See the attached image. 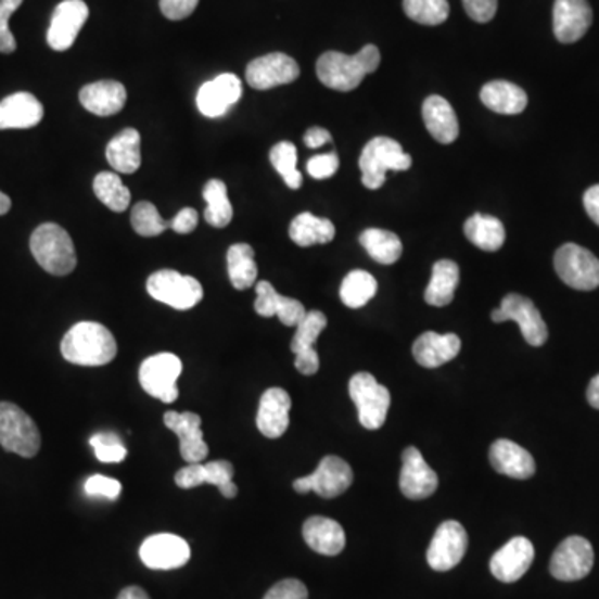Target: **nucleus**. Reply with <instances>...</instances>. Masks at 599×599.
I'll list each match as a JSON object with an SVG mask.
<instances>
[{
    "label": "nucleus",
    "mask_w": 599,
    "mask_h": 599,
    "mask_svg": "<svg viewBox=\"0 0 599 599\" xmlns=\"http://www.w3.org/2000/svg\"><path fill=\"white\" fill-rule=\"evenodd\" d=\"M204 199L207 202V211H205L207 224L217 229L227 227L233 218V207L230 204L227 186L218 179L208 180L204 187Z\"/></svg>",
    "instance_id": "nucleus-38"
},
{
    "label": "nucleus",
    "mask_w": 599,
    "mask_h": 599,
    "mask_svg": "<svg viewBox=\"0 0 599 599\" xmlns=\"http://www.w3.org/2000/svg\"><path fill=\"white\" fill-rule=\"evenodd\" d=\"M12 202L9 199V195H5L4 192H0V215L8 214L11 211Z\"/></svg>",
    "instance_id": "nucleus-58"
},
{
    "label": "nucleus",
    "mask_w": 599,
    "mask_h": 599,
    "mask_svg": "<svg viewBox=\"0 0 599 599\" xmlns=\"http://www.w3.org/2000/svg\"><path fill=\"white\" fill-rule=\"evenodd\" d=\"M586 396H588L589 405H591L592 408H596V410H599V373L596 374L591 382H589Z\"/></svg>",
    "instance_id": "nucleus-56"
},
{
    "label": "nucleus",
    "mask_w": 599,
    "mask_h": 599,
    "mask_svg": "<svg viewBox=\"0 0 599 599\" xmlns=\"http://www.w3.org/2000/svg\"><path fill=\"white\" fill-rule=\"evenodd\" d=\"M105 155L114 170L120 174H136L142 164L140 133L136 129L122 130L109 142Z\"/></svg>",
    "instance_id": "nucleus-32"
},
{
    "label": "nucleus",
    "mask_w": 599,
    "mask_h": 599,
    "mask_svg": "<svg viewBox=\"0 0 599 599\" xmlns=\"http://www.w3.org/2000/svg\"><path fill=\"white\" fill-rule=\"evenodd\" d=\"M379 283L373 275L365 270H354L346 275L340 289V298L348 308H361L377 295Z\"/></svg>",
    "instance_id": "nucleus-40"
},
{
    "label": "nucleus",
    "mask_w": 599,
    "mask_h": 599,
    "mask_svg": "<svg viewBox=\"0 0 599 599\" xmlns=\"http://www.w3.org/2000/svg\"><path fill=\"white\" fill-rule=\"evenodd\" d=\"M146 292L175 310H190L204 298V289L199 280L175 270H158L150 275Z\"/></svg>",
    "instance_id": "nucleus-7"
},
{
    "label": "nucleus",
    "mask_w": 599,
    "mask_h": 599,
    "mask_svg": "<svg viewBox=\"0 0 599 599\" xmlns=\"http://www.w3.org/2000/svg\"><path fill=\"white\" fill-rule=\"evenodd\" d=\"M42 117V104L33 93L17 92L0 100V130L33 129Z\"/></svg>",
    "instance_id": "nucleus-25"
},
{
    "label": "nucleus",
    "mask_w": 599,
    "mask_h": 599,
    "mask_svg": "<svg viewBox=\"0 0 599 599\" xmlns=\"http://www.w3.org/2000/svg\"><path fill=\"white\" fill-rule=\"evenodd\" d=\"M423 122L433 139L443 145L454 143L460 136L457 114L443 97L432 95L424 100Z\"/></svg>",
    "instance_id": "nucleus-30"
},
{
    "label": "nucleus",
    "mask_w": 599,
    "mask_h": 599,
    "mask_svg": "<svg viewBox=\"0 0 599 599\" xmlns=\"http://www.w3.org/2000/svg\"><path fill=\"white\" fill-rule=\"evenodd\" d=\"M0 445L24 458L36 457L40 449V432L36 421L9 402H0Z\"/></svg>",
    "instance_id": "nucleus-5"
},
{
    "label": "nucleus",
    "mask_w": 599,
    "mask_h": 599,
    "mask_svg": "<svg viewBox=\"0 0 599 599\" xmlns=\"http://www.w3.org/2000/svg\"><path fill=\"white\" fill-rule=\"evenodd\" d=\"M264 599H308V589L298 579H283L271 586Z\"/></svg>",
    "instance_id": "nucleus-49"
},
{
    "label": "nucleus",
    "mask_w": 599,
    "mask_h": 599,
    "mask_svg": "<svg viewBox=\"0 0 599 599\" xmlns=\"http://www.w3.org/2000/svg\"><path fill=\"white\" fill-rule=\"evenodd\" d=\"M80 104L90 114L111 117L118 114L127 102V90L117 80L89 84L79 93Z\"/></svg>",
    "instance_id": "nucleus-28"
},
{
    "label": "nucleus",
    "mask_w": 599,
    "mask_h": 599,
    "mask_svg": "<svg viewBox=\"0 0 599 599\" xmlns=\"http://www.w3.org/2000/svg\"><path fill=\"white\" fill-rule=\"evenodd\" d=\"M30 252L37 264L55 277L72 273L77 265L74 242L58 224H42L34 230Z\"/></svg>",
    "instance_id": "nucleus-3"
},
{
    "label": "nucleus",
    "mask_w": 599,
    "mask_h": 599,
    "mask_svg": "<svg viewBox=\"0 0 599 599\" xmlns=\"http://www.w3.org/2000/svg\"><path fill=\"white\" fill-rule=\"evenodd\" d=\"M402 473H399V489L407 498H430L438 488V474L429 467L421 457L420 449L408 446L402 455Z\"/></svg>",
    "instance_id": "nucleus-21"
},
{
    "label": "nucleus",
    "mask_w": 599,
    "mask_h": 599,
    "mask_svg": "<svg viewBox=\"0 0 599 599\" xmlns=\"http://www.w3.org/2000/svg\"><path fill=\"white\" fill-rule=\"evenodd\" d=\"M296 370L302 374H315L320 368V357H318L317 349L311 348L307 352H300L295 355Z\"/></svg>",
    "instance_id": "nucleus-53"
},
{
    "label": "nucleus",
    "mask_w": 599,
    "mask_h": 599,
    "mask_svg": "<svg viewBox=\"0 0 599 599\" xmlns=\"http://www.w3.org/2000/svg\"><path fill=\"white\" fill-rule=\"evenodd\" d=\"M117 599H150L145 589L139 588V586H129V588L122 589Z\"/></svg>",
    "instance_id": "nucleus-57"
},
{
    "label": "nucleus",
    "mask_w": 599,
    "mask_h": 599,
    "mask_svg": "<svg viewBox=\"0 0 599 599\" xmlns=\"http://www.w3.org/2000/svg\"><path fill=\"white\" fill-rule=\"evenodd\" d=\"M360 243L374 262L393 265L404 254L402 240L393 232L383 229H368L360 235Z\"/></svg>",
    "instance_id": "nucleus-37"
},
{
    "label": "nucleus",
    "mask_w": 599,
    "mask_h": 599,
    "mask_svg": "<svg viewBox=\"0 0 599 599\" xmlns=\"http://www.w3.org/2000/svg\"><path fill=\"white\" fill-rule=\"evenodd\" d=\"M93 192L105 207L117 212V214L127 211L130 200H132L130 190L124 186L120 177L114 171H100L93 180Z\"/></svg>",
    "instance_id": "nucleus-39"
},
{
    "label": "nucleus",
    "mask_w": 599,
    "mask_h": 599,
    "mask_svg": "<svg viewBox=\"0 0 599 599\" xmlns=\"http://www.w3.org/2000/svg\"><path fill=\"white\" fill-rule=\"evenodd\" d=\"M340 167V158L335 152L330 154L315 155L308 161L307 171L310 177L317 180L330 179L336 174Z\"/></svg>",
    "instance_id": "nucleus-48"
},
{
    "label": "nucleus",
    "mask_w": 599,
    "mask_h": 599,
    "mask_svg": "<svg viewBox=\"0 0 599 599\" xmlns=\"http://www.w3.org/2000/svg\"><path fill=\"white\" fill-rule=\"evenodd\" d=\"M463 8L474 22L486 24L495 17L498 0H463Z\"/></svg>",
    "instance_id": "nucleus-50"
},
{
    "label": "nucleus",
    "mask_w": 599,
    "mask_h": 599,
    "mask_svg": "<svg viewBox=\"0 0 599 599\" xmlns=\"http://www.w3.org/2000/svg\"><path fill=\"white\" fill-rule=\"evenodd\" d=\"M89 18L84 0H64L55 8L47 30V43L58 52L71 49Z\"/></svg>",
    "instance_id": "nucleus-15"
},
{
    "label": "nucleus",
    "mask_w": 599,
    "mask_h": 599,
    "mask_svg": "<svg viewBox=\"0 0 599 599\" xmlns=\"http://www.w3.org/2000/svg\"><path fill=\"white\" fill-rule=\"evenodd\" d=\"M200 0H161V11L170 21H182L193 14Z\"/></svg>",
    "instance_id": "nucleus-51"
},
{
    "label": "nucleus",
    "mask_w": 599,
    "mask_h": 599,
    "mask_svg": "<svg viewBox=\"0 0 599 599\" xmlns=\"http://www.w3.org/2000/svg\"><path fill=\"white\" fill-rule=\"evenodd\" d=\"M165 426L179 436L180 455L189 464L202 463L207 458L208 445L202 433V418L192 411H167Z\"/></svg>",
    "instance_id": "nucleus-20"
},
{
    "label": "nucleus",
    "mask_w": 599,
    "mask_h": 599,
    "mask_svg": "<svg viewBox=\"0 0 599 599\" xmlns=\"http://www.w3.org/2000/svg\"><path fill=\"white\" fill-rule=\"evenodd\" d=\"M348 392L357 407L361 426L367 430L382 429L392 404L388 388L380 385L373 374L360 371L349 380Z\"/></svg>",
    "instance_id": "nucleus-6"
},
{
    "label": "nucleus",
    "mask_w": 599,
    "mask_h": 599,
    "mask_svg": "<svg viewBox=\"0 0 599 599\" xmlns=\"http://www.w3.org/2000/svg\"><path fill=\"white\" fill-rule=\"evenodd\" d=\"M304 539L317 553L336 557L345 548L346 536L339 521L311 517L304 524Z\"/></svg>",
    "instance_id": "nucleus-29"
},
{
    "label": "nucleus",
    "mask_w": 599,
    "mask_h": 599,
    "mask_svg": "<svg viewBox=\"0 0 599 599\" xmlns=\"http://www.w3.org/2000/svg\"><path fill=\"white\" fill-rule=\"evenodd\" d=\"M461 349L460 336L455 333L439 335L436 332H424L413 343L415 360L424 368H438L458 357Z\"/></svg>",
    "instance_id": "nucleus-27"
},
{
    "label": "nucleus",
    "mask_w": 599,
    "mask_h": 599,
    "mask_svg": "<svg viewBox=\"0 0 599 599\" xmlns=\"http://www.w3.org/2000/svg\"><path fill=\"white\" fill-rule=\"evenodd\" d=\"M242 99V80L235 74H221L200 87L196 107L208 118L227 114Z\"/></svg>",
    "instance_id": "nucleus-18"
},
{
    "label": "nucleus",
    "mask_w": 599,
    "mask_h": 599,
    "mask_svg": "<svg viewBox=\"0 0 599 599\" xmlns=\"http://www.w3.org/2000/svg\"><path fill=\"white\" fill-rule=\"evenodd\" d=\"M382 55L379 47L365 46L355 55L342 52H324L317 62V75L320 82L339 92H352L357 89L368 74L379 68Z\"/></svg>",
    "instance_id": "nucleus-1"
},
{
    "label": "nucleus",
    "mask_w": 599,
    "mask_h": 599,
    "mask_svg": "<svg viewBox=\"0 0 599 599\" xmlns=\"http://www.w3.org/2000/svg\"><path fill=\"white\" fill-rule=\"evenodd\" d=\"M182 373V361L174 354H158L146 358L140 365L139 380L142 388L150 396L164 404H174L179 398V380Z\"/></svg>",
    "instance_id": "nucleus-9"
},
{
    "label": "nucleus",
    "mask_w": 599,
    "mask_h": 599,
    "mask_svg": "<svg viewBox=\"0 0 599 599\" xmlns=\"http://www.w3.org/2000/svg\"><path fill=\"white\" fill-rule=\"evenodd\" d=\"M332 140V133L327 129H321V127H311L304 137L305 145L308 149H320V146L327 145Z\"/></svg>",
    "instance_id": "nucleus-54"
},
{
    "label": "nucleus",
    "mask_w": 599,
    "mask_h": 599,
    "mask_svg": "<svg viewBox=\"0 0 599 599\" xmlns=\"http://www.w3.org/2000/svg\"><path fill=\"white\" fill-rule=\"evenodd\" d=\"M480 97L483 104L496 114L518 115L528 105L526 92L517 84L507 80H493L486 84Z\"/></svg>",
    "instance_id": "nucleus-31"
},
{
    "label": "nucleus",
    "mask_w": 599,
    "mask_h": 599,
    "mask_svg": "<svg viewBox=\"0 0 599 599\" xmlns=\"http://www.w3.org/2000/svg\"><path fill=\"white\" fill-rule=\"evenodd\" d=\"M361 182L367 189L379 190L385 183L386 171L408 170L411 157L405 154L404 146L390 137H374L365 145L358 161Z\"/></svg>",
    "instance_id": "nucleus-4"
},
{
    "label": "nucleus",
    "mask_w": 599,
    "mask_h": 599,
    "mask_svg": "<svg viewBox=\"0 0 599 599\" xmlns=\"http://www.w3.org/2000/svg\"><path fill=\"white\" fill-rule=\"evenodd\" d=\"M592 11L586 0H557L553 8L555 37L561 43L578 42L591 27Z\"/></svg>",
    "instance_id": "nucleus-22"
},
{
    "label": "nucleus",
    "mask_w": 599,
    "mask_h": 599,
    "mask_svg": "<svg viewBox=\"0 0 599 599\" xmlns=\"http://www.w3.org/2000/svg\"><path fill=\"white\" fill-rule=\"evenodd\" d=\"M592 564L595 551L591 543L583 536H570L560 543L551 557L549 571L560 582H578L591 573Z\"/></svg>",
    "instance_id": "nucleus-12"
},
{
    "label": "nucleus",
    "mask_w": 599,
    "mask_h": 599,
    "mask_svg": "<svg viewBox=\"0 0 599 599\" xmlns=\"http://www.w3.org/2000/svg\"><path fill=\"white\" fill-rule=\"evenodd\" d=\"M62 357L80 367H102L117 355V342L111 330L95 321L74 324L61 343Z\"/></svg>",
    "instance_id": "nucleus-2"
},
{
    "label": "nucleus",
    "mask_w": 599,
    "mask_h": 599,
    "mask_svg": "<svg viewBox=\"0 0 599 599\" xmlns=\"http://www.w3.org/2000/svg\"><path fill=\"white\" fill-rule=\"evenodd\" d=\"M405 14L421 25H439L448 18V0H404Z\"/></svg>",
    "instance_id": "nucleus-42"
},
{
    "label": "nucleus",
    "mask_w": 599,
    "mask_h": 599,
    "mask_svg": "<svg viewBox=\"0 0 599 599\" xmlns=\"http://www.w3.org/2000/svg\"><path fill=\"white\" fill-rule=\"evenodd\" d=\"M489 463L498 473L514 480H528L536 473L535 458L511 439H496L489 448Z\"/></svg>",
    "instance_id": "nucleus-24"
},
{
    "label": "nucleus",
    "mask_w": 599,
    "mask_h": 599,
    "mask_svg": "<svg viewBox=\"0 0 599 599\" xmlns=\"http://www.w3.org/2000/svg\"><path fill=\"white\" fill-rule=\"evenodd\" d=\"M90 445L102 463H120L127 458V448L115 433H97L90 438Z\"/></svg>",
    "instance_id": "nucleus-45"
},
{
    "label": "nucleus",
    "mask_w": 599,
    "mask_h": 599,
    "mask_svg": "<svg viewBox=\"0 0 599 599\" xmlns=\"http://www.w3.org/2000/svg\"><path fill=\"white\" fill-rule=\"evenodd\" d=\"M227 268L233 289L246 290L257 282L258 268L255 252L248 243H235L227 252Z\"/></svg>",
    "instance_id": "nucleus-36"
},
{
    "label": "nucleus",
    "mask_w": 599,
    "mask_h": 599,
    "mask_svg": "<svg viewBox=\"0 0 599 599\" xmlns=\"http://www.w3.org/2000/svg\"><path fill=\"white\" fill-rule=\"evenodd\" d=\"M233 464L230 461L217 460L211 463H193L182 468L175 474V483L179 488L192 489L202 485L217 486L225 498H235L239 488L233 483Z\"/></svg>",
    "instance_id": "nucleus-16"
},
{
    "label": "nucleus",
    "mask_w": 599,
    "mask_h": 599,
    "mask_svg": "<svg viewBox=\"0 0 599 599\" xmlns=\"http://www.w3.org/2000/svg\"><path fill=\"white\" fill-rule=\"evenodd\" d=\"M24 0H0V52L12 54L17 49L14 34L11 33L9 21L12 14L21 8Z\"/></svg>",
    "instance_id": "nucleus-46"
},
{
    "label": "nucleus",
    "mask_w": 599,
    "mask_h": 599,
    "mask_svg": "<svg viewBox=\"0 0 599 599\" xmlns=\"http://www.w3.org/2000/svg\"><path fill=\"white\" fill-rule=\"evenodd\" d=\"M86 493L89 496H102V498L117 499L122 493V485L118 480L109 479L104 474H93L86 482Z\"/></svg>",
    "instance_id": "nucleus-47"
},
{
    "label": "nucleus",
    "mask_w": 599,
    "mask_h": 599,
    "mask_svg": "<svg viewBox=\"0 0 599 599\" xmlns=\"http://www.w3.org/2000/svg\"><path fill=\"white\" fill-rule=\"evenodd\" d=\"M133 230L142 237H157L170 229V221H165L158 214L157 207L150 202H139L132 208L130 217Z\"/></svg>",
    "instance_id": "nucleus-44"
},
{
    "label": "nucleus",
    "mask_w": 599,
    "mask_h": 599,
    "mask_svg": "<svg viewBox=\"0 0 599 599\" xmlns=\"http://www.w3.org/2000/svg\"><path fill=\"white\" fill-rule=\"evenodd\" d=\"M535 560V546L528 538L517 536L504 548H499L489 561V570L499 582L514 583L523 578L524 573Z\"/></svg>",
    "instance_id": "nucleus-19"
},
{
    "label": "nucleus",
    "mask_w": 599,
    "mask_h": 599,
    "mask_svg": "<svg viewBox=\"0 0 599 599\" xmlns=\"http://www.w3.org/2000/svg\"><path fill=\"white\" fill-rule=\"evenodd\" d=\"M327 323H329V320L321 311H307L304 320L296 324V333L293 336L292 345H290L293 354L296 355L300 352L314 348V343L317 342L320 333L327 329Z\"/></svg>",
    "instance_id": "nucleus-43"
},
{
    "label": "nucleus",
    "mask_w": 599,
    "mask_h": 599,
    "mask_svg": "<svg viewBox=\"0 0 599 599\" xmlns=\"http://www.w3.org/2000/svg\"><path fill=\"white\" fill-rule=\"evenodd\" d=\"M335 225L329 218L315 217L310 212L296 215L290 224V239L298 246L323 245L335 239Z\"/></svg>",
    "instance_id": "nucleus-34"
},
{
    "label": "nucleus",
    "mask_w": 599,
    "mask_h": 599,
    "mask_svg": "<svg viewBox=\"0 0 599 599\" xmlns=\"http://www.w3.org/2000/svg\"><path fill=\"white\" fill-rule=\"evenodd\" d=\"M555 270L568 286L591 292L599 286V260L589 250L566 243L555 254Z\"/></svg>",
    "instance_id": "nucleus-8"
},
{
    "label": "nucleus",
    "mask_w": 599,
    "mask_h": 599,
    "mask_svg": "<svg viewBox=\"0 0 599 599\" xmlns=\"http://www.w3.org/2000/svg\"><path fill=\"white\" fill-rule=\"evenodd\" d=\"M464 235L485 252H496L504 246L507 239L504 224L492 215L483 214H474L464 221Z\"/></svg>",
    "instance_id": "nucleus-35"
},
{
    "label": "nucleus",
    "mask_w": 599,
    "mask_h": 599,
    "mask_svg": "<svg viewBox=\"0 0 599 599\" xmlns=\"http://www.w3.org/2000/svg\"><path fill=\"white\" fill-rule=\"evenodd\" d=\"M468 548L467 530L458 521L449 520L439 524L430 543L429 560L430 566L435 571H449L460 564Z\"/></svg>",
    "instance_id": "nucleus-13"
},
{
    "label": "nucleus",
    "mask_w": 599,
    "mask_h": 599,
    "mask_svg": "<svg viewBox=\"0 0 599 599\" xmlns=\"http://www.w3.org/2000/svg\"><path fill=\"white\" fill-rule=\"evenodd\" d=\"M354 483V471L352 467L340 457H324L314 473L295 480L293 488L296 493L315 492L321 498H336L345 493Z\"/></svg>",
    "instance_id": "nucleus-11"
},
{
    "label": "nucleus",
    "mask_w": 599,
    "mask_h": 599,
    "mask_svg": "<svg viewBox=\"0 0 599 599\" xmlns=\"http://www.w3.org/2000/svg\"><path fill=\"white\" fill-rule=\"evenodd\" d=\"M292 398L283 388H268L262 395L257 413V429L262 435L275 439L289 430Z\"/></svg>",
    "instance_id": "nucleus-23"
},
{
    "label": "nucleus",
    "mask_w": 599,
    "mask_h": 599,
    "mask_svg": "<svg viewBox=\"0 0 599 599\" xmlns=\"http://www.w3.org/2000/svg\"><path fill=\"white\" fill-rule=\"evenodd\" d=\"M140 560L150 570H177L189 563L190 546L180 536L161 533L142 543Z\"/></svg>",
    "instance_id": "nucleus-17"
},
{
    "label": "nucleus",
    "mask_w": 599,
    "mask_h": 599,
    "mask_svg": "<svg viewBox=\"0 0 599 599\" xmlns=\"http://www.w3.org/2000/svg\"><path fill=\"white\" fill-rule=\"evenodd\" d=\"M583 204H585L586 214L599 227V186H592L591 189L586 190Z\"/></svg>",
    "instance_id": "nucleus-55"
},
{
    "label": "nucleus",
    "mask_w": 599,
    "mask_h": 599,
    "mask_svg": "<svg viewBox=\"0 0 599 599\" xmlns=\"http://www.w3.org/2000/svg\"><path fill=\"white\" fill-rule=\"evenodd\" d=\"M270 162L275 170L282 175L286 187L292 190H298L304 182V177L296 168V146L292 142H280L270 150Z\"/></svg>",
    "instance_id": "nucleus-41"
},
{
    "label": "nucleus",
    "mask_w": 599,
    "mask_h": 599,
    "mask_svg": "<svg viewBox=\"0 0 599 599\" xmlns=\"http://www.w3.org/2000/svg\"><path fill=\"white\" fill-rule=\"evenodd\" d=\"M255 311L265 318L279 317V320L286 327H296L307 315L302 302L280 295L273 285L265 280L257 283Z\"/></svg>",
    "instance_id": "nucleus-26"
},
{
    "label": "nucleus",
    "mask_w": 599,
    "mask_h": 599,
    "mask_svg": "<svg viewBox=\"0 0 599 599\" xmlns=\"http://www.w3.org/2000/svg\"><path fill=\"white\" fill-rule=\"evenodd\" d=\"M300 67L295 59L282 52L264 55L250 62L245 79L252 89L270 90L298 79Z\"/></svg>",
    "instance_id": "nucleus-14"
},
{
    "label": "nucleus",
    "mask_w": 599,
    "mask_h": 599,
    "mask_svg": "<svg viewBox=\"0 0 599 599\" xmlns=\"http://www.w3.org/2000/svg\"><path fill=\"white\" fill-rule=\"evenodd\" d=\"M492 320L495 323H504V321L518 323L528 345L541 346L548 340V327L538 308L532 300L518 293H508L501 300V305L492 311Z\"/></svg>",
    "instance_id": "nucleus-10"
},
{
    "label": "nucleus",
    "mask_w": 599,
    "mask_h": 599,
    "mask_svg": "<svg viewBox=\"0 0 599 599\" xmlns=\"http://www.w3.org/2000/svg\"><path fill=\"white\" fill-rule=\"evenodd\" d=\"M199 225V214L193 208H183L170 220V229L177 233H192Z\"/></svg>",
    "instance_id": "nucleus-52"
},
{
    "label": "nucleus",
    "mask_w": 599,
    "mask_h": 599,
    "mask_svg": "<svg viewBox=\"0 0 599 599\" xmlns=\"http://www.w3.org/2000/svg\"><path fill=\"white\" fill-rule=\"evenodd\" d=\"M460 283V268L455 262L439 260L433 265L432 280L424 290V302L432 307H446L451 304Z\"/></svg>",
    "instance_id": "nucleus-33"
}]
</instances>
